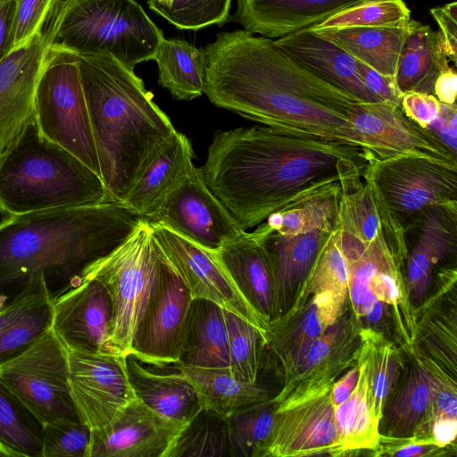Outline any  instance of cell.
Segmentation results:
<instances>
[{
	"label": "cell",
	"mask_w": 457,
	"mask_h": 457,
	"mask_svg": "<svg viewBox=\"0 0 457 457\" xmlns=\"http://www.w3.org/2000/svg\"><path fill=\"white\" fill-rule=\"evenodd\" d=\"M360 323L355 315L344 313L306 351L296 367L284 377L281 390L273 396L279 403L287 395L332 384L356 362Z\"/></svg>",
	"instance_id": "cell-21"
},
{
	"label": "cell",
	"mask_w": 457,
	"mask_h": 457,
	"mask_svg": "<svg viewBox=\"0 0 457 457\" xmlns=\"http://www.w3.org/2000/svg\"><path fill=\"white\" fill-rule=\"evenodd\" d=\"M317 293H329L344 302L348 295V266L337 225L321 246L295 301Z\"/></svg>",
	"instance_id": "cell-41"
},
{
	"label": "cell",
	"mask_w": 457,
	"mask_h": 457,
	"mask_svg": "<svg viewBox=\"0 0 457 457\" xmlns=\"http://www.w3.org/2000/svg\"><path fill=\"white\" fill-rule=\"evenodd\" d=\"M456 435V418L442 417L431 422L428 436L436 445L445 448L455 442Z\"/></svg>",
	"instance_id": "cell-54"
},
{
	"label": "cell",
	"mask_w": 457,
	"mask_h": 457,
	"mask_svg": "<svg viewBox=\"0 0 457 457\" xmlns=\"http://www.w3.org/2000/svg\"><path fill=\"white\" fill-rule=\"evenodd\" d=\"M178 364L229 368L228 337L222 307L210 300L192 299Z\"/></svg>",
	"instance_id": "cell-29"
},
{
	"label": "cell",
	"mask_w": 457,
	"mask_h": 457,
	"mask_svg": "<svg viewBox=\"0 0 457 457\" xmlns=\"http://www.w3.org/2000/svg\"><path fill=\"white\" fill-rule=\"evenodd\" d=\"M191 301L187 286L165 257L160 285L137 329L129 354L158 368L178 363Z\"/></svg>",
	"instance_id": "cell-16"
},
{
	"label": "cell",
	"mask_w": 457,
	"mask_h": 457,
	"mask_svg": "<svg viewBox=\"0 0 457 457\" xmlns=\"http://www.w3.org/2000/svg\"><path fill=\"white\" fill-rule=\"evenodd\" d=\"M411 227L416 228V239L408 249L405 282L411 303L420 304L431 285L436 266L455 255L457 203L425 208Z\"/></svg>",
	"instance_id": "cell-22"
},
{
	"label": "cell",
	"mask_w": 457,
	"mask_h": 457,
	"mask_svg": "<svg viewBox=\"0 0 457 457\" xmlns=\"http://www.w3.org/2000/svg\"><path fill=\"white\" fill-rule=\"evenodd\" d=\"M54 298L48 288L0 335V364L19 355L52 327Z\"/></svg>",
	"instance_id": "cell-44"
},
{
	"label": "cell",
	"mask_w": 457,
	"mask_h": 457,
	"mask_svg": "<svg viewBox=\"0 0 457 457\" xmlns=\"http://www.w3.org/2000/svg\"><path fill=\"white\" fill-rule=\"evenodd\" d=\"M332 384L291 394L278 403L261 457L344 453L335 420Z\"/></svg>",
	"instance_id": "cell-11"
},
{
	"label": "cell",
	"mask_w": 457,
	"mask_h": 457,
	"mask_svg": "<svg viewBox=\"0 0 457 457\" xmlns=\"http://www.w3.org/2000/svg\"><path fill=\"white\" fill-rule=\"evenodd\" d=\"M100 176L122 202L177 131L134 70L108 54H76Z\"/></svg>",
	"instance_id": "cell-4"
},
{
	"label": "cell",
	"mask_w": 457,
	"mask_h": 457,
	"mask_svg": "<svg viewBox=\"0 0 457 457\" xmlns=\"http://www.w3.org/2000/svg\"><path fill=\"white\" fill-rule=\"evenodd\" d=\"M411 11L403 0H363L310 27L328 29L363 27H395L406 24Z\"/></svg>",
	"instance_id": "cell-43"
},
{
	"label": "cell",
	"mask_w": 457,
	"mask_h": 457,
	"mask_svg": "<svg viewBox=\"0 0 457 457\" xmlns=\"http://www.w3.org/2000/svg\"><path fill=\"white\" fill-rule=\"evenodd\" d=\"M12 1V0H0V8L6 3Z\"/></svg>",
	"instance_id": "cell-57"
},
{
	"label": "cell",
	"mask_w": 457,
	"mask_h": 457,
	"mask_svg": "<svg viewBox=\"0 0 457 457\" xmlns=\"http://www.w3.org/2000/svg\"><path fill=\"white\" fill-rule=\"evenodd\" d=\"M357 71L367 88L379 100L400 104L402 94L395 78L386 76L357 60Z\"/></svg>",
	"instance_id": "cell-52"
},
{
	"label": "cell",
	"mask_w": 457,
	"mask_h": 457,
	"mask_svg": "<svg viewBox=\"0 0 457 457\" xmlns=\"http://www.w3.org/2000/svg\"><path fill=\"white\" fill-rule=\"evenodd\" d=\"M144 220L210 251L245 231L210 190L201 169L195 166L159 210Z\"/></svg>",
	"instance_id": "cell-15"
},
{
	"label": "cell",
	"mask_w": 457,
	"mask_h": 457,
	"mask_svg": "<svg viewBox=\"0 0 457 457\" xmlns=\"http://www.w3.org/2000/svg\"><path fill=\"white\" fill-rule=\"evenodd\" d=\"M90 437L83 421L44 423L42 457H87Z\"/></svg>",
	"instance_id": "cell-46"
},
{
	"label": "cell",
	"mask_w": 457,
	"mask_h": 457,
	"mask_svg": "<svg viewBox=\"0 0 457 457\" xmlns=\"http://www.w3.org/2000/svg\"><path fill=\"white\" fill-rule=\"evenodd\" d=\"M193 157L190 140L176 131L121 203L143 219L152 216L191 172Z\"/></svg>",
	"instance_id": "cell-27"
},
{
	"label": "cell",
	"mask_w": 457,
	"mask_h": 457,
	"mask_svg": "<svg viewBox=\"0 0 457 457\" xmlns=\"http://www.w3.org/2000/svg\"><path fill=\"white\" fill-rule=\"evenodd\" d=\"M0 381L42 425L83 421L71 394L68 350L52 327L24 352L0 364Z\"/></svg>",
	"instance_id": "cell-9"
},
{
	"label": "cell",
	"mask_w": 457,
	"mask_h": 457,
	"mask_svg": "<svg viewBox=\"0 0 457 457\" xmlns=\"http://www.w3.org/2000/svg\"><path fill=\"white\" fill-rule=\"evenodd\" d=\"M164 261L143 219L126 241L87 271L85 277L96 278L108 292L112 303L109 343L114 353H130L137 329L160 285Z\"/></svg>",
	"instance_id": "cell-7"
},
{
	"label": "cell",
	"mask_w": 457,
	"mask_h": 457,
	"mask_svg": "<svg viewBox=\"0 0 457 457\" xmlns=\"http://www.w3.org/2000/svg\"><path fill=\"white\" fill-rule=\"evenodd\" d=\"M111 320L108 292L95 278L85 277L54 299L52 328L68 351L114 353L109 343Z\"/></svg>",
	"instance_id": "cell-18"
},
{
	"label": "cell",
	"mask_w": 457,
	"mask_h": 457,
	"mask_svg": "<svg viewBox=\"0 0 457 457\" xmlns=\"http://www.w3.org/2000/svg\"><path fill=\"white\" fill-rule=\"evenodd\" d=\"M42 423L0 381V457H42Z\"/></svg>",
	"instance_id": "cell-36"
},
{
	"label": "cell",
	"mask_w": 457,
	"mask_h": 457,
	"mask_svg": "<svg viewBox=\"0 0 457 457\" xmlns=\"http://www.w3.org/2000/svg\"><path fill=\"white\" fill-rule=\"evenodd\" d=\"M448 62L437 31L429 25L410 20L395 76L398 90L402 95L433 94L437 77L450 66Z\"/></svg>",
	"instance_id": "cell-30"
},
{
	"label": "cell",
	"mask_w": 457,
	"mask_h": 457,
	"mask_svg": "<svg viewBox=\"0 0 457 457\" xmlns=\"http://www.w3.org/2000/svg\"><path fill=\"white\" fill-rule=\"evenodd\" d=\"M35 120L46 137L75 155L100 176L75 53L50 46L37 86Z\"/></svg>",
	"instance_id": "cell-8"
},
{
	"label": "cell",
	"mask_w": 457,
	"mask_h": 457,
	"mask_svg": "<svg viewBox=\"0 0 457 457\" xmlns=\"http://www.w3.org/2000/svg\"><path fill=\"white\" fill-rule=\"evenodd\" d=\"M148 225L167 261L187 286L192 299L210 300L252 323L265 336L270 323L241 295L212 251L164 226Z\"/></svg>",
	"instance_id": "cell-12"
},
{
	"label": "cell",
	"mask_w": 457,
	"mask_h": 457,
	"mask_svg": "<svg viewBox=\"0 0 457 457\" xmlns=\"http://www.w3.org/2000/svg\"><path fill=\"white\" fill-rule=\"evenodd\" d=\"M407 23L395 27L310 29L345 50L356 60L383 75L395 78L406 37Z\"/></svg>",
	"instance_id": "cell-31"
},
{
	"label": "cell",
	"mask_w": 457,
	"mask_h": 457,
	"mask_svg": "<svg viewBox=\"0 0 457 457\" xmlns=\"http://www.w3.org/2000/svg\"><path fill=\"white\" fill-rule=\"evenodd\" d=\"M69 384L76 409L91 431L109 425L136 399L126 356L68 351Z\"/></svg>",
	"instance_id": "cell-14"
},
{
	"label": "cell",
	"mask_w": 457,
	"mask_h": 457,
	"mask_svg": "<svg viewBox=\"0 0 457 457\" xmlns=\"http://www.w3.org/2000/svg\"><path fill=\"white\" fill-rule=\"evenodd\" d=\"M433 95L445 104H456L457 73L454 68L449 66L437 77Z\"/></svg>",
	"instance_id": "cell-56"
},
{
	"label": "cell",
	"mask_w": 457,
	"mask_h": 457,
	"mask_svg": "<svg viewBox=\"0 0 457 457\" xmlns=\"http://www.w3.org/2000/svg\"><path fill=\"white\" fill-rule=\"evenodd\" d=\"M122 203L7 215L0 222V308L42 274L53 298L79 286L89 268L139 227Z\"/></svg>",
	"instance_id": "cell-3"
},
{
	"label": "cell",
	"mask_w": 457,
	"mask_h": 457,
	"mask_svg": "<svg viewBox=\"0 0 457 457\" xmlns=\"http://www.w3.org/2000/svg\"><path fill=\"white\" fill-rule=\"evenodd\" d=\"M212 253L250 305L269 323L276 320L273 270L261 241L243 231Z\"/></svg>",
	"instance_id": "cell-23"
},
{
	"label": "cell",
	"mask_w": 457,
	"mask_h": 457,
	"mask_svg": "<svg viewBox=\"0 0 457 457\" xmlns=\"http://www.w3.org/2000/svg\"><path fill=\"white\" fill-rule=\"evenodd\" d=\"M342 186L334 183L304 195L270 214L253 230L256 234L296 235L337 225Z\"/></svg>",
	"instance_id": "cell-32"
},
{
	"label": "cell",
	"mask_w": 457,
	"mask_h": 457,
	"mask_svg": "<svg viewBox=\"0 0 457 457\" xmlns=\"http://www.w3.org/2000/svg\"><path fill=\"white\" fill-rule=\"evenodd\" d=\"M363 0H237L232 21L245 30L279 38L310 28Z\"/></svg>",
	"instance_id": "cell-24"
},
{
	"label": "cell",
	"mask_w": 457,
	"mask_h": 457,
	"mask_svg": "<svg viewBox=\"0 0 457 457\" xmlns=\"http://www.w3.org/2000/svg\"><path fill=\"white\" fill-rule=\"evenodd\" d=\"M57 1L15 0L14 47L25 43L43 29Z\"/></svg>",
	"instance_id": "cell-47"
},
{
	"label": "cell",
	"mask_w": 457,
	"mask_h": 457,
	"mask_svg": "<svg viewBox=\"0 0 457 457\" xmlns=\"http://www.w3.org/2000/svg\"><path fill=\"white\" fill-rule=\"evenodd\" d=\"M148 1V0H147Z\"/></svg>",
	"instance_id": "cell-58"
},
{
	"label": "cell",
	"mask_w": 457,
	"mask_h": 457,
	"mask_svg": "<svg viewBox=\"0 0 457 457\" xmlns=\"http://www.w3.org/2000/svg\"><path fill=\"white\" fill-rule=\"evenodd\" d=\"M47 288L45 278L37 275L21 294L0 308V335L8 329Z\"/></svg>",
	"instance_id": "cell-51"
},
{
	"label": "cell",
	"mask_w": 457,
	"mask_h": 457,
	"mask_svg": "<svg viewBox=\"0 0 457 457\" xmlns=\"http://www.w3.org/2000/svg\"><path fill=\"white\" fill-rule=\"evenodd\" d=\"M154 60L159 83L177 100H192L204 94L206 56L204 49L179 38L160 42Z\"/></svg>",
	"instance_id": "cell-34"
},
{
	"label": "cell",
	"mask_w": 457,
	"mask_h": 457,
	"mask_svg": "<svg viewBox=\"0 0 457 457\" xmlns=\"http://www.w3.org/2000/svg\"><path fill=\"white\" fill-rule=\"evenodd\" d=\"M50 46L43 28L0 61V158L35 117L37 86Z\"/></svg>",
	"instance_id": "cell-17"
},
{
	"label": "cell",
	"mask_w": 457,
	"mask_h": 457,
	"mask_svg": "<svg viewBox=\"0 0 457 457\" xmlns=\"http://www.w3.org/2000/svg\"><path fill=\"white\" fill-rule=\"evenodd\" d=\"M232 0H148L149 8L179 29L198 30L221 26Z\"/></svg>",
	"instance_id": "cell-45"
},
{
	"label": "cell",
	"mask_w": 457,
	"mask_h": 457,
	"mask_svg": "<svg viewBox=\"0 0 457 457\" xmlns=\"http://www.w3.org/2000/svg\"><path fill=\"white\" fill-rule=\"evenodd\" d=\"M126 370L136 398L156 413L187 425L201 411L197 391L179 370L155 372L131 354Z\"/></svg>",
	"instance_id": "cell-28"
},
{
	"label": "cell",
	"mask_w": 457,
	"mask_h": 457,
	"mask_svg": "<svg viewBox=\"0 0 457 457\" xmlns=\"http://www.w3.org/2000/svg\"><path fill=\"white\" fill-rule=\"evenodd\" d=\"M436 21L442 51L448 60L456 64L457 58V3L455 1L430 9Z\"/></svg>",
	"instance_id": "cell-50"
},
{
	"label": "cell",
	"mask_w": 457,
	"mask_h": 457,
	"mask_svg": "<svg viewBox=\"0 0 457 457\" xmlns=\"http://www.w3.org/2000/svg\"><path fill=\"white\" fill-rule=\"evenodd\" d=\"M360 338L359 353L366 363L373 410L380 420L401 373L400 353L380 331L360 327Z\"/></svg>",
	"instance_id": "cell-37"
},
{
	"label": "cell",
	"mask_w": 457,
	"mask_h": 457,
	"mask_svg": "<svg viewBox=\"0 0 457 457\" xmlns=\"http://www.w3.org/2000/svg\"><path fill=\"white\" fill-rule=\"evenodd\" d=\"M360 365L356 362L331 387V399L334 406L344 403L354 390L360 377Z\"/></svg>",
	"instance_id": "cell-55"
},
{
	"label": "cell",
	"mask_w": 457,
	"mask_h": 457,
	"mask_svg": "<svg viewBox=\"0 0 457 457\" xmlns=\"http://www.w3.org/2000/svg\"><path fill=\"white\" fill-rule=\"evenodd\" d=\"M232 457L227 417L201 411L187 424L167 457Z\"/></svg>",
	"instance_id": "cell-39"
},
{
	"label": "cell",
	"mask_w": 457,
	"mask_h": 457,
	"mask_svg": "<svg viewBox=\"0 0 457 457\" xmlns=\"http://www.w3.org/2000/svg\"><path fill=\"white\" fill-rule=\"evenodd\" d=\"M360 377L351 395L335 407V420L344 453L378 448L380 420L375 416L366 363L358 353Z\"/></svg>",
	"instance_id": "cell-35"
},
{
	"label": "cell",
	"mask_w": 457,
	"mask_h": 457,
	"mask_svg": "<svg viewBox=\"0 0 457 457\" xmlns=\"http://www.w3.org/2000/svg\"><path fill=\"white\" fill-rule=\"evenodd\" d=\"M407 230L431 205L457 203V165L416 155L372 159L363 175Z\"/></svg>",
	"instance_id": "cell-10"
},
{
	"label": "cell",
	"mask_w": 457,
	"mask_h": 457,
	"mask_svg": "<svg viewBox=\"0 0 457 457\" xmlns=\"http://www.w3.org/2000/svg\"><path fill=\"white\" fill-rule=\"evenodd\" d=\"M345 302L329 293H317L295 302L271 321L265 347L284 377L300 362L311 345L343 313Z\"/></svg>",
	"instance_id": "cell-20"
},
{
	"label": "cell",
	"mask_w": 457,
	"mask_h": 457,
	"mask_svg": "<svg viewBox=\"0 0 457 457\" xmlns=\"http://www.w3.org/2000/svg\"><path fill=\"white\" fill-rule=\"evenodd\" d=\"M278 403L270 397L227 417L232 457H261L271 433Z\"/></svg>",
	"instance_id": "cell-40"
},
{
	"label": "cell",
	"mask_w": 457,
	"mask_h": 457,
	"mask_svg": "<svg viewBox=\"0 0 457 457\" xmlns=\"http://www.w3.org/2000/svg\"><path fill=\"white\" fill-rule=\"evenodd\" d=\"M334 228H316L296 235L252 232L263 245L271 262L277 319L294 304L321 246Z\"/></svg>",
	"instance_id": "cell-25"
},
{
	"label": "cell",
	"mask_w": 457,
	"mask_h": 457,
	"mask_svg": "<svg viewBox=\"0 0 457 457\" xmlns=\"http://www.w3.org/2000/svg\"><path fill=\"white\" fill-rule=\"evenodd\" d=\"M193 384L198 393L202 409L228 417L246 405L270 398V391L259 384L234 377L229 368H201L174 364Z\"/></svg>",
	"instance_id": "cell-33"
},
{
	"label": "cell",
	"mask_w": 457,
	"mask_h": 457,
	"mask_svg": "<svg viewBox=\"0 0 457 457\" xmlns=\"http://www.w3.org/2000/svg\"><path fill=\"white\" fill-rule=\"evenodd\" d=\"M400 106L409 119L425 129L436 121L443 110V104L433 94L420 92L403 94Z\"/></svg>",
	"instance_id": "cell-49"
},
{
	"label": "cell",
	"mask_w": 457,
	"mask_h": 457,
	"mask_svg": "<svg viewBox=\"0 0 457 457\" xmlns=\"http://www.w3.org/2000/svg\"><path fill=\"white\" fill-rule=\"evenodd\" d=\"M204 51V94L216 106L295 137L363 149L351 124L361 101L297 62L271 38L245 29L221 32Z\"/></svg>",
	"instance_id": "cell-1"
},
{
	"label": "cell",
	"mask_w": 457,
	"mask_h": 457,
	"mask_svg": "<svg viewBox=\"0 0 457 457\" xmlns=\"http://www.w3.org/2000/svg\"><path fill=\"white\" fill-rule=\"evenodd\" d=\"M432 440L417 436H387L380 435L375 455H390L398 457H422L439 455L442 450Z\"/></svg>",
	"instance_id": "cell-48"
},
{
	"label": "cell",
	"mask_w": 457,
	"mask_h": 457,
	"mask_svg": "<svg viewBox=\"0 0 457 457\" xmlns=\"http://www.w3.org/2000/svg\"><path fill=\"white\" fill-rule=\"evenodd\" d=\"M112 201L101 177L46 137L35 117L0 158L3 216Z\"/></svg>",
	"instance_id": "cell-5"
},
{
	"label": "cell",
	"mask_w": 457,
	"mask_h": 457,
	"mask_svg": "<svg viewBox=\"0 0 457 457\" xmlns=\"http://www.w3.org/2000/svg\"><path fill=\"white\" fill-rule=\"evenodd\" d=\"M15 0L0 8V61L14 47Z\"/></svg>",
	"instance_id": "cell-53"
},
{
	"label": "cell",
	"mask_w": 457,
	"mask_h": 457,
	"mask_svg": "<svg viewBox=\"0 0 457 457\" xmlns=\"http://www.w3.org/2000/svg\"><path fill=\"white\" fill-rule=\"evenodd\" d=\"M229 351V370L237 378L254 383L265 348L264 334L252 323L224 309Z\"/></svg>",
	"instance_id": "cell-42"
},
{
	"label": "cell",
	"mask_w": 457,
	"mask_h": 457,
	"mask_svg": "<svg viewBox=\"0 0 457 457\" xmlns=\"http://www.w3.org/2000/svg\"><path fill=\"white\" fill-rule=\"evenodd\" d=\"M203 178L243 230L297 198L334 183L343 192L363 182L375 159L346 144L295 137L267 126L217 131Z\"/></svg>",
	"instance_id": "cell-2"
},
{
	"label": "cell",
	"mask_w": 457,
	"mask_h": 457,
	"mask_svg": "<svg viewBox=\"0 0 457 457\" xmlns=\"http://www.w3.org/2000/svg\"><path fill=\"white\" fill-rule=\"evenodd\" d=\"M44 27L51 46L79 54H108L132 69L154 60L164 37L135 0H58Z\"/></svg>",
	"instance_id": "cell-6"
},
{
	"label": "cell",
	"mask_w": 457,
	"mask_h": 457,
	"mask_svg": "<svg viewBox=\"0 0 457 457\" xmlns=\"http://www.w3.org/2000/svg\"><path fill=\"white\" fill-rule=\"evenodd\" d=\"M393 393L386 406V436H412L430 399V383L427 372L415 361L402 385Z\"/></svg>",
	"instance_id": "cell-38"
},
{
	"label": "cell",
	"mask_w": 457,
	"mask_h": 457,
	"mask_svg": "<svg viewBox=\"0 0 457 457\" xmlns=\"http://www.w3.org/2000/svg\"><path fill=\"white\" fill-rule=\"evenodd\" d=\"M186 426L136 398L109 425L91 431L87 457H167Z\"/></svg>",
	"instance_id": "cell-19"
},
{
	"label": "cell",
	"mask_w": 457,
	"mask_h": 457,
	"mask_svg": "<svg viewBox=\"0 0 457 457\" xmlns=\"http://www.w3.org/2000/svg\"><path fill=\"white\" fill-rule=\"evenodd\" d=\"M274 42L297 62L361 102H380L361 80L357 60L310 28L296 30Z\"/></svg>",
	"instance_id": "cell-26"
},
{
	"label": "cell",
	"mask_w": 457,
	"mask_h": 457,
	"mask_svg": "<svg viewBox=\"0 0 457 457\" xmlns=\"http://www.w3.org/2000/svg\"><path fill=\"white\" fill-rule=\"evenodd\" d=\"M351 124L362 148L376 159L416 155L457 165L456 153L431 129L409 119L400 104L359 103Z\"/></svg>",
	"instance_id": "cell-13"
}]
</instances>
